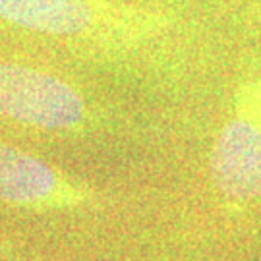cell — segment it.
Returning a JSON list of instances; mask_svg holds the SVG:
<instances>
[{"instance_id":"obj_1","label":"cell","mask_w":261,"mask_h":261,"mask_svg":"<svg viewBox=\"0 0 261 261\" xmlns=\"http://www.w3.org/2000/svg\"><path fill=\"white\" fill-rule=\"evenodd\" d=\"M0 114L45 130H66L84 118V101L55 75L0 64Z\"/></svg>"},{"instance_id":"obj_2","label":"cell","mask_w":261,"mask_h":261,"mask_svg":"<svg viewBox=\"0 0 261 261\" xmlns=\"http://www.w3.org/2000/svg\"><path fill=\"white\" fill-rule=\"evenodd\" d=\"M215 188L228 199L252 201L261 196V130L238 118L224 126L211 155Z\"/></svg>"},{"instance_id":"obj_3","label":"cell","mask_w":261,"mask_h":261,"mask_svg":"<svg viewBox=\"0 0 261 261\" xmlns=\"http://www.w3.org/2000/svg\"><path fill=\"white\" fill-rule=\"evenodd\" d=\"M0 201L21 207L68 205L80 201V194L47 163L0 143Z\"/></svg>"},{"instance_id":"obj_4","label":"cell","mask_w":261,"mask_h":261,"mask_svg":"<svg viewBox=\"0 0 261 261\" xmlns=\"http://www.w3.org/2000/svg\"><path fill=\"white\" fill-rule=\"evenodd\" d=\"M0 16L19 28L53 35H74L91 23L85 0H0Z\"/></svg>"}]
</instances>
